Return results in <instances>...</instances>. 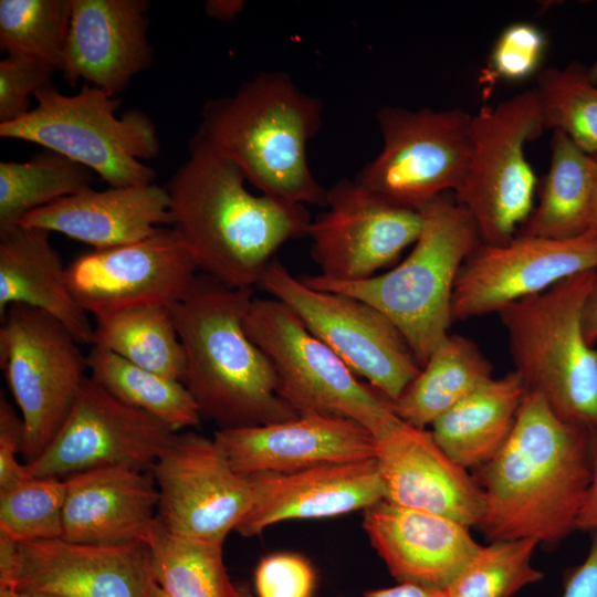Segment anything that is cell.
I'll return each instance as SVG.
<instances>
[{
  "label": "cell",
  "instance_id": "cell-1",
  "mask_svg": "<svg viewBox=\"0 0 597 597\" xmlns=\"http://www.w3.org/2000/svg\"><path fill=\"white\" fill-rule=\"evenodd\" d=\"M478 471L484 495L478 527L489 542L554 546L575 531L590 482V432L525 390L507 441Z\"/></svg>",
  "mask_w": 597,
  "mask_h": 597
},
{
  "label": "cell",
  "instance_id": "cell-2",
  "mask_svg": "<svg viewBox=\"0 0 597 597\" xmlns=\"http://www.w3.org/2000/svg\"><path fill=\"white\" fill-rule=\"evenodd\" d=\"M188 148L166 187L170 227L199 272L230 287L252 289L285 242L307 235L312 218L305 206L251 193L229 159L192 139Z\"/></svg>",
  "mask_w": 597,
  "mask_h": 597
},
{
  "label": "cell",
  "instance_id": "cell-3",
  "mask_svg": "<svg viewBox=\"0 0 597 597\" xmlns=\"http://www.w3.org/2000/svg\"><path fill=\"white\" fill-rule=\"evenodd\" d=\"M252 289L227 286L199 272L182 300L170 307L186 356L184 385L201 417L219 429L297 418L281 398L268 356L247 335Z\"/></svg>",
  "mask_w": 597,
  "mask_h": 597
},
{
  "label": "cell",
  "instance_id": "cell-4",
  "mask_svg": "<svg viewBox=\"0 0 597 597\" xmlns=\"http://www.w3.org/2000/svg\"><path fill=\"white\" fill-rule=\"evenodd\" d=\"M322 103L287 74L264 72L229 96L208 101L192 140L235 164L262 195L325 207L307 144L321 127Z\"/></svg>",
  "mask_w": 597,
  "mask_h": 597
},
{
  "label": "cell",
  "instance_id": "cell-5",
  "mask_svg": "<svg viewBox=\"0 0 597 597\" xmlns=\"http://www.w3.org/2000/svg\"><path fill=\"white\" fill-rule=\"evenodd\" d=\"M422 227L411 252L392 270L342 282L312 275L310 287L349 295L383 313L401 333L422 367L449 334L452 295L467 258L482 242L457 200L442 195L420 210Z\"/></svg>",
  "mask_w": 597,
  "mask_h": 597
},
{
  "label": "cell",
  "instance_id": "cell-6",
  "mask_svg": "<svg viewBox=\"0 0 597 597\" xmlns=\"http://www.w3.org/2000/svg\"><path fill=\"white\" fill-rule=\"evenodd\" d=\"M597 271L572 275L551 289L502 307L514 373L566 422L597 429V349L584 333V310Z\"/></svg>",
  "mask_w": 597,
  "mask_h": 597
},
{
  "label": "cell",
  "instance_id": "cell-7",
  "mask_svg": "<svg viewBox=\"0 0 597 597\" xmlns=\"http://www.w3.org/2000/svg\"><path fill=\"white\" fill-rule=\"evenodd\" d=\"M35 106L0 124V137L33 143L63 155L97 174L108 186L154 184L156 171L143 164L159 154L153 121L132 109L121 117V101L83 84L73 95L52 84L34 95Z\"/></svg>",
  "mask_w": 597,
  "mask_h": 597
},
{
  "label": "cell",
  "instance_id": "cell-8",
  "mask_svg": "<svg viewBox=\"0 0 597 597\" xmlns=\"http://www.w3.org/2000/svg\"><path fill=\"white\" fill-rule=\"evenodd\" d=\"M244 329L272 363L279 395L298 417L349 419L374 437L398 419L392 402L359 381L341 357L281 301L254 297Z\"/></svg>",
  "mask_w": 597,
  "mask_h": 597
},
{
  "label": "cell",
  "instance_id": "cell-9",
  "mask_svg": "<svg viewBox=\"0 0 597 597\" xmlns=\"http://www.w3.org/2000/svg\"><path fill=\"white\" fill-rule=\"evenodd\" d=\"M543 132L535 88L472 115L471 156L455 200L471 214L483 243L510 241L531 214L536 177L524 147Z\"/></svg>",
  "mask_w": 597,
  "mask_h": 597
},
{
  "label": "cell",
  "instance_id": "cell-10",
  "mask_svg": "<svg viewBox=\"0 0 597 597\" xmlns=\"http://www.w3.org/2000/svg\"><path fill=\"white\" fill-rule=\"evenodd\" d=\"M0 367L23 422L21 454L35 459L69 416L85 380L87 356L51 315L11 305L1 317Z\"/></svg>",
  "mask_w": 597,
  "mask_h": 597
},
{
  "label": "cell",
  "instance_id": "cell-11",
  "mask_svg": "<svg viewBox=\"0 0 597 597\" xmlns=\"http://www.w3.org/2000/svg\"><path fill=\"white\" fill-rule=\"evenodd\" d=\"M383 148L354 178L381 199L419 211L462 186L471 156L472 115L461 108L377 113Z\"/></svg>",
  "mask_w": 597,
  "mask_h": 597
},
{
  "label": "cell",
  "instance_id": "cell-12",
  "mask_svg": "<svg viewBox=\"0 0 597 597\" xmlns=\"http://www.w3.org/2000/svg\"><path fill=\"white\" fill-rule=\"evenodd\" d=\"M391 402L421 367L399 329L378 310L346 294L316 290L272 260L258 283Z\"/></svg>",
  "mask_w": 597,
  "mask_h": 597
},
{
  "label": "cell",
  "instance_id": "cell-13",
  "mask_svg": "<svg viewBox=\"0 0 597 597\" xmlns=\"http://www.w3.org/2000/svg\"><path fill=\"white\" fill-rule=\"evenodd\" d=\"M177 433L88 376L53 439L35 459L24 462L25 474L64 479L118 465L150 471Z\"/></svg>",
  "mask_w": 597,
  "mask_h": 597
},
{
  "label": "cell",
  "instance_id": "cell-14",
  "mask_svg": "<svg viewBox=\"0 0 597 597\" xmlns=\"http://www.w3.org/2000/svg\"><path fill=\"white\" fill-rule=\"evenodd\" d=\"M198 273L189 250L169 226L132 243L94 249L66 268L74 298L96 320L140 307H171L185 297Z\"/></svg>",
  "mask_w": 597,
  "mask_h": 597
},
{
  "label": "cell",
  "instance_id": "cell-15",
  "mask_svg": "<svg viewBox=\"0 0 597 597\" xmlns=\"http://www.w3.org/2000/svg\"><path fill=\"white\" fill-rule=\"evenodd\" d=\"M150 473L158 521L190 538L223 545L251 506L249 476L231 467L213 438L193 431L178 432Z\"/></svg>",
  "mask_w": 597,
  "mask_h": 597
},
{
  "label": "cell",
  "instance_id": "cell-16",
  "mask_svg": "<svg viewBox=\"0 0 597 597\" xmlns=\"http://www.w3.org/2000/svg\"><path fill=\"white\" fill-rule=\"evenodd\" d=\"M586 271H597V235L590 231L570 239L519 233L502 244L481 242L457 277L452 322L498 313Z\"/></svg>",
  "mask_w": 597,
  "mask_h": 597
},
{
  "label": "cell",
  "instance_id": "cell-17",
  "mask_svg": "<svg viewBox=\"0 0 597 597\" xmlns=\"http://www.w3.org/2000/svg\"><path fill=\"white\" fill-rule=\"evenodd\" d=\"M324 208L307 237L318 275L333 281L374 276L416 242L422 227L420 211L390 203L355 179L328 188Z\"/></svg>",
  "mask_w": 597,
  "mask_h": 597
},
{
  "label": "cell",
  "instance_id": "cell-18",
  "mask_svg": "<svg viewBox=\"0 0 597 597\" xmlns=\"http://www.w3.org/2000/svg\"><path fill=\"white\" fill-rule=\"evenodd\" d=\"M375 446L385 500L478 527L484 512L483 492L468 470L440 448L430 430L398 418L375 437Z\"/></svg>",
  "mask_w": 597,
  "mask_h": 597
},
{
  "label": "cell",
  "instance_id": "cell-19",
  "mask_svg": "<svg viewBox=\"0 0 597 597\" xmlns=\"http://www.w3.org/2000/svg\"><path fill=\"white\" fill-rule=\"evenodd\" d=\"M213 440L244 476L291 473L313 467L374 459L375 437L344 418L300 416L261 426L219 429Z\"/></svg>",
  "mask_w": 597,
  "mask_h": 597
},
{
  "label": "cell",
  "instance_id": "cell-20",
  "mask_svg": "<svg viewBox=\"0 0 597 597\" xmlns=\"http://www.w3.org/2000/svg\"><path fill=\"white\" fill-rule=\"evenodd\" d=\"M145 0H71L61 73L116 97L154 57Z\"/></svg>",
  "mask_w": 597,
  "mask_h": 597
},
{
  "label": "cell",
  "instance_id": "cell-21",
  "mask_svg": "<svg viewBox=\"0 0 597 597\" xmlns=\"http://www.w3.org/2000/svg\"><path fill=\"white\" fill-rule=\"evenodd\" d=\"M151 579L144 544L106 546L56 538L17 543L15 569L7 588L62 597H149Z\"/></svg>",
  "mask_w": 597,
  "mask_h": 597
},
{
  "label": "cell",
  "instance_id": "cell-22",
  "mask_svg": "<svg viewBox=\"0 0 597 597\" xmlns=\"http://www.w3.org/2000/svg\"><path fill=\"white\" fill-rule=\"evenodd\" d=\"M251 506L237 532L244 537L292 520L325 519L366 510L385 500L375 458L332 463L291 473L249 476Z\"/></svg>",
  "mask_w": 597,
  "mask_h": 597
},
{
  "label": "cell",
  "instance_id": "cell-23",
  "mask_svg": "<svg viewBox=\"0 0 597 597\" xmlns=\"http://www.w3.org/2000/svg\"><path fill=\"white\" fill-rule=\"evenodd\" d=\"M363 528L398 583L446 589L480 548L449 517L383 500L365 510Z\"/></svg>",
  "mask_w": 597,
  "mask_h": 597
},
{
  "label": "cell",
  "instance_id": "cell-24",
  "mask_svg": "<svg viewBox=\"0 0 597 597\" xmlns=\"http://www.w3.org/2000/svg\"><path fill=\"white\" fill-rule=\"evenodd\" d=\"M64 480L63 540L106 546L144 544L159 500L150 471L104 467Z\"/></svg>",
  "mask_w": 597,
  "mask_h": 597
},
{
  "label": "cell",
  "instance_id": "cell-25",
  "mask_svg": "<svg viewBox=\"0 0 597 597\" xmlns=\"http://www.w3.org/2000/svg\"><path fill=\"white\" fill-rule=\"evenodd\" d=\"M170 224L167 189L154 182L88 188L29 213L19 226L107 249L142 240Z\"/></svg>",
  "mask_w": 597,
  "mask_h": 597
},
{
  "label": "cell",
  "instance_id": "cell-26",
  "mask_svg": "<svg viewBox=\"0 0 597 597\" xmlns=\"http://www.w3.org/2000/svg\"><path fill=\"white\" fill-rule=\"evenodd\" d=\"M66 268L50 232L22 226L0 232V317L11 305L34 307L92 345L94 326L69 287Z\"/></svg>",
  "mask_w": 597,
  "mask_h": 597
},
{
  "label": "cell",
  "instance_id": "cell-27",
  "mask_svg": "<svg viewBox=\"0 0 597 597\" xmlns=\"http://www.w3.org/2000/svg\"><path fill=\"white\" fill-rule=\"evenodd\" d=\"M524 394L514 371L492 377L434 421L430 432L453 461L467 470L478 469L507 441Z\"/></svg>",
  "mask_w": 597,
  "mask_h": 597
},
{
  "label": "cell",
  "instance_id": "cell-28",
  "mask_svg": "<svg viewBox=\"0 0 597 597\" xmlns=\"http://www.w3.org/2000/svg\"><path fill=\"white\" fill-rule=\"evenodd\" d=\"M551 164L538 205L520 233L570 239L589 229L597 187V157L580 149L561 130H553Z\"/></svg>",
  "mask_w": 597,
  "mask_h": 597
},
{
  "label": "cell",
  "instance_id": "cell-29",
  "mask_svg": "<svg viewBox=\"0 0 597 597\" xmlns=\"http://www.w3.org/2000/svg\"><path fill=\"white\" fill-rule=\"evenodd\" d=\"M492 373V364L472 339L449 333L392 401L394 411L406 423L426 429L490 380Z\"/></svg>",
  "mask_w": 597,
  "mask_h": 597
},
{
  "label": "cell",
  "instance_id": "cell-30",
  "mask_svg": "<svg viewBox=\"0 0 597 597\" xmlns=\"http://www.w3.org/2000/svg\"><path fill=\"white\" fill-rule=\"evenodd\" d=\"M153 580L167 597H233L222 546L175 533L157 516L144 542Z\"/></svg>",
  "mask_w": 597,
  "mask_h": 597
},
{
  "label": "cell",
  "instance_id": "cell-31",
  "mask_svg": "<svg viewBox=\"0 0 597 597\" xmlns=\"http://www.w3.org/2000/svg\"><path fill=\"white\" fill-rule=\"evenodd\" d=\"M92 346L132 364L184 381L186 356L170 307L149 306L96 320Z\"/></svg>",
  "mask_w": 597,
  "mask_h": 597
},
{
  "label": "cell",
  "instance_id": "cell-32",
  "mask_svg": "<svg viewBox=\"0 0 597 597\" xmlns=\"http://www.w3.org/2000/svg\"><path fill=\"white\" fill-rule=\"evenodd\" d=\"M90 377L122 401L154 416L175 432L197 426L201 415L190 391L179 380L142 368L121 356L92 346Z\"/></svg>",
  "mask_w": 597,
  "mask_h": 597
},
{
  "label": "cell",
  "instance_id": "cell-33",
  "mask_svg": "<svg viewBox=\"0 0 597 597\" xmlns=\"http://www.w3.org/2000/svg\"><path fill=\"white\" fill-rule=\"evenodd\" d=\"M93 179L86 167L46 149L29 161H1L0 232L38 209L91 188Z\"/></svg>",
  "mask_w": 597,
  "mask_h": 597
},
{
  "label": "cell",
  "instance_id": "cell-34",
  "mask_svg": "<svg viewBox=\"0 0 597 597\" xmlns=\"http://www.w3.org/2000/svg\"><path fill=\"white\" fill-rule=\"evenodd\" d=\"M534 88L544 130H561L585 153L597 157V85L588 67L572 62L564 69H543Z\"/></svg>",
  "mask_w": 597,
  "mask_h": 597
},
{
  "label": "cell",
  "instance_id": "cell-35",
  "mask_svg": "<svg viewBox=\"0 0 597 597\" xmlns=\"http://www.w3.org/2000/svg\"><path fill=\"white\" fill-rule=\"evenodd\" d=\"M71 0H1L0 49L61 71Z\"/></svg>",
  "mask_w": 597,
  "mask_h": 597
},
{
  "label": "cell",
  "instance_id": "cell-36",
  "mask_svg": "<svg viewBox=\"0 0 597 597\" xmlns=\"http://www.w3.org/2000/svg\"><path fill=\"white\" fill-rule=\"evenodd\" d=\"M533 540L494 541L474 556L443 589L444 597H511L543 578L533 565Z\"/></svg>",
  "mask_w": 597,
  "mask_h": 597
},
{
  "label": "cell",
  "instance_id": "cell-37",
  "mask_svg": "<svg viewBox=\"0 0 597 597\" xmlns=\"http://www.w3.org/2000/svg\"><path fill=\"white\" fill-rule=\"evenodd\" d=\"M65 480L31 476L0 492V536L15 543L62 538Z\"/></svg>",
  "mask_w": 597,
  "mask_h": 597
},
{
  "label": "cell",
  "instance_id": "cell-38",
  "mask_svg": "<svg viewBox=\"0 0 597 597\" xmlns=\"http://www.w3.org/2000/svg\"><path fill=\"white\" fill-rule=\"evenodd\" d=\"M547 49L548 39L540 27L527 21L511 23L492 46L485 77L516 83L538 75Z\"/></svg>",
  "mask_w": 597,
  "mask_h": 597
},
{
  "label": "cell",
  "instance_id": "cell-39",
  "mask_svg": "<svg viewBox=\"0 0 597 597\" xmlns=\"http://www.w3.org/2000/svg\"><path fill=\"white\" fill-rule=\"evenodd\" d=\"M56 71L35 60L7 55L0 61V124L12 122L30 108L31 97L52 85Z\"/></svg>",
  "mask_w": 597,
  "mask_h": 597
},
{
  "label": "cell",
  "instance_id": "cell-40",
  "mask_svg": "<svg viewBox=\"0 0 597 597\" xmlns=\"http://www.w3.org/2000/svg\"><path fill=\"white\" fill-rule=\"evenodd\" d=\"M315 585L312 564L298 554L268 555L254 572L256 597H314Z\"/></svg>",
  "mask_w": 597,
  "mask_h": 597
},
{
  "label": "cell",
  "instance_id": "cell-41",
  "mask_svg": "<svg viewBox=\"0 0 597 597\" xmlns=\"http://www.w3.org/2000/svg\"><path fill=\"white\" fill-rule=\"evenodd\" d=\"M23 442V422L11 404L0 395V492L13 489L23 482L24 463L19 462Z\"/></svg>",
  "mask_w": 597,
  "mask_h": 597
},
{
  "label": "cell",
  "instance_id": "cell-42",
  "mask_svg": "<svg viewBox=\"0 0 597 597\" xmlns=\"http://www.w3.org/2000/svg\"><path fill=\"white\" fill-rule=\"evenodd\" d=\"M562 597H597V530L585 559L567 573Z\"/></svg>",
  "mask_w": 597,
  "mask_h": 597
},
{
  "label": "cell",
  "instance_id": "cell-43",
  "mask_svg": "<svg viewBox=\"0 0 597 597\" xmlns=\"http://www.w3.org/2000/svg\"><path fill=\"white\" fill-rule=\"evenodd\" d=\"M597 530V429L590 432V482L578 513L575 531Z\"/></svg>",
  "mask_w": 597,
  "mask_h": 597
},
{
  "label": "cell",
  "instance_id": "cell-44",
  "mask_svg": "<svg viewBox=\"0 0 597 597\" xmlns=\"http://www.w3.org/2000/svg\"><path fill=\"white\" fill-rule=\"evenodd\" d=\"M364 597H444L443 590L399 583L396 586L367 590Z\"/></svg>",
  "mask_w": 597,
  "mask_h": 597
},
{
  "label": "cell",
  "instance_id": "cell-45",
  "mask_svg": "<svg viewBox=\"0 0 597 597\" xmlns=\"http://www.w3.org/2000/svg\"><path fill=\"white\" fill-rule=\"evenodd\" d=\"M244 7L243 0H209L205 4V12L210 18L224 21L234 19Z\"/></svg>",
  "mask_w": 597,
  "mask_h": 597
},
{
  "label": "cell",
  "instance_id": "cell-46",
  "mask_svg": "<svg viewBox=\"0 0 597 597\" xmlns=\"http://www.w3.org/2000/svg\"><path fill=\"white\" fill-rule=\"evenodd\" d=\"M583 323L587 343L595 346L597 343V281L587 298Z\"/></svg>",
  "mask_w": 597,
  "mask_h": 597
},
{
  "label": "cell",
  "instance_id": "cell-47",
  "mask_svg": "<svg viewBox=\"0 0 597 597\" xmlns=\"http://www.w3.org/2000/svg\"><path fill=\"white\" fill-rule=\"evenodd\" d=\"M0 597H62V596L50 594V593H42V591L4 588V589H0Z\"/></svg>",
  "mask_w": 597,
  "mask_h": 597
},
{
  "label": "cell",
  "instance_id": "cell-48",
  "mask_svg": "<svg viewBox=\"0 0 597 597\" xmlns=\"http://www.w3.org/2000/svg\"><path fill=\"white\" fill-rule=\"evenodd\" d=\"M588 231L597 235V187H596V193H595L590 224H589Z\"/></svg>",
  "mask_w": 597,
  "mask_h": 597
},
{
  "label": "cell",
  "instance_id": "cell-49",
  "mask_svg": "<svg viewBox=\"0 0 597 597\" xmlns=\"http://www.w3.org/2000/svg\"><path fill=\"white\" fill-rule=\"evenodd\" d=\"M149 597H167L153 579L149 587Z\"/></svg>",
  "mask_w": 597,
  "mask_h": 597
},
{
  "label": "cell",
  "instance_id": "cell-50",
  "mask_svg": "<svg viewBox=\"0 0 597 597\" xmlns=\"http://www.w3.org/2000/svg\"><path fill=\"white\" fill-rule=\"evenodd\" d=\"M588 74L593 83L597 85V60L591 66L588 67Z\"/></svg>",
  "mask_w": 597,
  "mask_h": 597
},
{
  "label": "cell",
  "instance_id": "cell-51",
  "mask_svg": "<svg viewBox=\"0 0 597 597\" xmlns=\"http://www.w3.org/2000/svg\"><path fill=\"white\" fill-rule=\"evenodd\" d=\"M233 597H256V596H252L248 590H244L242 588H237V591L233 595Z\"/></svg>",
  "mask_w": 597,
  "mask_h": 597
}]
</instances>
